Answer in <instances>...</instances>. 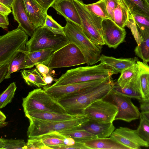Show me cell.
Returning a JSON list of instances; mask_svg holds the SVG:
<instances>
[{"mask_svg":"<svg viewBox=\"0 0 149 149\" xmlns=\"http://www.w3.org/2000/svg\"><path fill=\"white\" fill-rule=\"evenodd\" d=\"M111 77L102 83L67 95L58 100L67 113L77 116H84L86 108L95 101L104 99L114 84Z\"/></svg>","mask_w":149,"mask_h":149,"instance_id":"1","label":"cell"},{"mask_svg":"<svg viewBox=\"0 0 149 149\" xmlns=\"http://www.w3.org/2000/svg\"><path fill=\"white\" fill-rule=\"evenodd\" d=\"M114 74L111 68L100 63L97 65L81 67L68 70L52 85H66L105 79Z\"/></svg>","mask_w":149,"mask_h":149,"instance_id":"2","label":"cell"},{"mask_svg":"<svg viewBox=\"0 0 149 149\" xmlns=\"http://www.w3.org/2000/svg\"><path fill=\"white\" fill-rule=\"evenodd\" d=\"M64 27V33L69 41L74 44L83 54L88 65H94L100 61L101 46L96 45L85 35L81 26L67 20Z\"/></svg>","mask_w":149,"mask_h":149,"instance_id":"3","label":"cell"},{"mask_svg":"<svg viewBox=\"0 0 149 149\" xmlns=\"http://www.w3.org/2000/svg\"><path fill=\"white\" fill-rule=\"evenodd\" d=\"M69 42L65 34L56 32L43 26L36 29L26 44V50L31 52L46 50L57 51Z\"/></svg>","mask_w":149,"mask_h":149,"instance_id":"4","label":"cell"},{"mask_svg":"<svg viewBox=\"0 0 149 149\" xmlns=\"http://www.w3.org/2000/svg\"><path fill=\"white\" fill-rule=\"evenodd\" d=\"M27 118L29 122L27 131L29 138L54 131L61 133L64 131L80 126L89 120L85 115L65 120L53 121L31 117Z\"/></svg>","mask_w":149,"mask_h":149,"instance_id":"5","label":"cell"},{"mask_svg":"<svg viewBox=\"0 0 149 149\" xmlns=\"http://www.w3.org/2000/svg\"><path fill=\"white\" fill-rule=\"evenodd\" d=\"M81 22V27L86 36L95 45H105L102 36V23L104 19L91 13L81 0H73Z\"/></svg>","mask_w":149,"mask_h":149,"instance_id":"6","label":"cell"},{"mask_svg":"<svg viewBox=\"0 0 149 149\" xmlns=\"http://www.w3.org/2000/svg\"><path fill=\"white\" fill-rule=\"evenodd\" d=\"M22 101L25 113L34 111L67 113L58 101L41 88L30 92Z\"/></svg>","mask_w":149,"mask_h":149,"instance_id":"7","label":"cell"},{"mask_svg":"<svg viewBox=\"0 0 149 149\" xmlns=\"http://www.w3.org/2000/svg\"><path fill=\"white\" fill-rule=\"evenodd\" d=\"M28 35L19 26L0 37V66L8 63L19 50L26 51Z\"/></svg>","mask_w":149,"mask_h":149,"instance_id":"8","label":"cell"},{"mask_svg":"<svg viewBox=\"0 0 149 149\" xmlns=\"http://www.w3.org/2000/svg\"><path fill=\"white\" fill-rule=\"evenodd\" d=\"M86 63L84 57L74 44L69 42L54 52L49 58L42 63L51 69L67 67Z\"/></svg>","mask_w":149,"mask_h":149,"instance_id":"9","label":"cell"},{"mask_svg":"<svg viewBox=\"0 0 149 149\" xmlns=\"http://www.w3.org/2000/svg\"><path fill=\"white\" fill-rule=\"evenodd\" d=\"M117 107L104 99L96 100L86 109L84 115L89 119L102 123L113 122L118 112Z\"/></svg>","mask_w":149,"mask_h":149,"instance_id":"10","label":"cell"},{"mask_svg":"<svg viewBox=\"0 0 149 149\" xmlns=\"http://www.w3.org/2000/svg\"><path fill=\"white\" fill-rule=\"evenodd\" d=\"M109 101L117 107L118 112L115 120L130 122L138 119L140 113L138 108L132 102L131 98L120 94L111 90L107 97Z\"/></svg>","mask_w":149,"mask_h":149,"instance_id":"11","label":"cell"},{"mask_svg":"<svg viewBox=\"0 0 149 149\" xmlns=\"http://www.w3.org/2000/svg\"><path fill=\"white\" fill-rule=\"evenodd\" d=\"M107 78L66 85H46L43 88L47 93L58 101L59 99L67 95L84 88L99 84L105 81Z\"/></svg>","mask_w":149,"mask_h":149,"instance_id":"12","label":"cell"},{"mask_svg":"<svg viewBox=\"0 0 149 149\" xmlns=\"http://www.w3.org/2000/svg\"><path fill=\"white\" fill-rule=\"evenodd\" d=\"M102 27L105 45L109 47L115 49L124 41L126 34L125 29L118 26L111 19H104Z\"/></svg>","mask_w":149,"mask_h":149,"instance_id":"13","label":"cell"},{"mask_svg":"<svg viewBox=\"0 0 149 149\" xmlns=\"http://www.w3.org/2000/svg\"><path fill=\"white\" fill-rule=\"evenodd\" d=\"M110 137L127 147L129 149H139L147 147L148 144L143 141L136 133L135 130L120 127L112 132Z\"/></svg>","mask_w":149,"mask_h":149,"instance_id":"14","label":"cell"},{"mask_svg":"<svg viewBox=\"0 0 149 149\" xmlns=\"http://www.w3.org/2000/svg\"><path fill=\"white\" fill-rule=\"evenodd\" d=\"M12 9L14 19L18 22V26L31 37L36 29L26 13L22 0H14Z\"/></svg>","mask_w":149,"mask_h":149,"instance_id":"15","label":"cell"},{"mask_svg":"<svg viewBox=\"0 0 149 149\" xmlns=\"http://www.w3.org/2000/svg\"><path fill=\"white\" fill-rule=\"evenodd\" d=\"M51 7L57 13L81 26L80 18L73 0H56Z\"/></svg>","mask_w":149,"mask_h":149,"instance_id":"16","label":"cell"},{"mask_svg":"<svg viewBox=\"0 0 149 149\" xmlns=\"http://www.w3.org/2000/svg\"><path fill=\"white\" fill-rule=\"evenodd\" d=\"M112 89L120 94L131 98L136 99L139 100L144 99L139 71L124 87H120L115 82Z\"/></svg>","mask_w":149,"mask_h":149,"instance_id":"17","label":"cell"},{"mask_svg":"<svg viewBox=\"0 0 149 149\" xmlns=\"http://www.w3.org/2000/svg\"><path fill=\"white\" fill-rule=\"evenodd\" d=\"M78 127L86 130L99 138L109 137L115 129L113 122H100L91 119Z\"/></svg>","mask_w":149,"mask_h":149,"instance_id":"18","label":"cell"},{"mask_svg":"<svg viewBox=\"0 0 149 149\" xmlns=\"http://www.w3.org/2000/svg\"><path fill=\"white\" fill-rule=\"evenodd\" d=\"M26 13L35 29L43 26L47 15L35 0H22Z\"/></svg>","mask_w":149,"mask_h":149,"instance_id":"19","label":"cell"},{"mask_svg":"<svg viewBox=\"0 0 149 149\" xmlns=\"http://www.w3.org/2000/svg\"><path fill=\"white\" fill-rule=\"evenodd\" d=\"M139 61L136 57L117 58L112 56L101 55L100 61L111 68L115 74L121 73L123 70L134 64Z\"/></svg>","mask_w":149,"mask_h":149,"instance_id":"20","label":"cell"},{"mask_svg":"<svg viewBox=\"0 0 149 149\" xmlns=\"http://www.w3.org/2000/svg\"><path fill=\"white\" fill-rule=\"evenodd\" d=\"M88 149H129L115 139L110 137L91 139L81 142Z\"/></svg>","mask_w":149,"mask_h":149,"instance_id":"21","label":"cell"},{"mask_svg":"<svg viewBox=\"0 0 149 149\" xmlns=\"http://www.w3.org/2000/svg\"><path fill=\"white\" fill-rule=\"evenodd\" d=\"M26 117L47 121H59L81 116L52 112L34 111L25 113Z\"/></svg>","mask_w":149,"mask_h":149,"instance_id":"22","label":"cell"},{"mask_svg":"<svg viewBox=\"0 0 149 149\" xmlns=\"http://www.w3.org/2000/svg\"><path fill=\"white\" fill-rule=\"evenodd\" d=\"M54 52L52 50L31 52L26 50L24 69L31 68L38 64L44 63L49 58Z\"/></svg>","mask_w":149,"mask_h":149,"instance_id":"23","label":"cell"},{"mask_svg":"<svg viewBox=\"0 0 149 149\" xmlns=\"http://www.w3.org/2000/svg\"><path fill=\"white\" fill-rule=\"evenodd\" d=\"M139 33L142 40L136 47L134 52L143 62L147 63L149 62V30L140 31Z\"/></svg>","mask_w":149,"mask_h":149,"instance_id":"24","label":"cell"},{"mask_svg":"<svg viewBox=\"0 0 149 149\" xmlns=\"http://www.w3.org/2000/svg\"><path fill=\"white\" fill-rule=\"evenodd\" d=\"M26 50H19L13 55L8 62L9 66L8 72L5 79L10 78L13 73L21 69H24V63Z\"/></svg>","mask_w":149,"mask_h":149,"instance_id":"25","label":"cell"},{"mask_svg":"<svg viewBox=\"0 0 149 149\" xmlns=\"http://www.w3.org/2000/svg\"><path fill=\"white\" fill-rule=\"evenodd\" d=\"M139 74L144 99H149V66L143 62L137 61Z\"/></svg>","mask_w":149,"mask_h":149,"instance_id":"26","label":"cell"},{"mask_svg":"<svg viewBox=\"0 0 149 149\" xmlns=\"http://www.w3.org/2000/svg\"><path fill=\"white\" fill-rule=\"evenodd\" d=\"M65 137L59 132L54 131L31 138L40 140L45 145L51 149L53 146L64 145Z\"/></svg>","mask_w":149,"mask_h":149,"instance_id":"27","label":"cell"},{"mask_svg":"<svg viewBox=\"0 0 149 149\" xmlns=\"http://www.w3.org/2000/svg\"><path fill=\"white\" fill-rule=\"evenodd\" d=\"M21 72L23 78L28 85L38 87L47 85L36 68L29 70L24 69Z\"/></svg>","mask_w":149,"mask_h":149,"instance_id":"28","label":"cell"},{"mask_svg":"<svg viewBox=\"0 0 149 149\" xmlns=\"http://www.w3.org/2000/svg\"><path fill=\"white\" fill-rule=\"evenodd\" d=\"M78 127L64 131L60 134L66 137L71 138L76 142H79L97 138L96 136Z\"/></svg>","mask_w":149,"mask_h":149,"instance_id":"29","label":"cell"},{"mask_svg":"<svg viewBox=\"0 0 149 149\" xmlns=\"http://www.w3.org/2000/svg\"><path fill=\"white\" fill-rule=\"evenodd\" d=\"M113 22L122 28L126 26L128 19V10L120 0L113 12Z\"/></svg>","mask_w":149,"mask_h":149,"instance_id":"30","label":"cell"},{"mask_svg":"<svg viewBox=\"0 0 149 149\" xmlns=\"http://www.w3.org/2000/svg\"><path fill=\"white\" fill-rule=\"evenodd\" d=\"M130 12L140 13L149 17V5L146 0H121Z\"/></svg>","mask_w":149,"mask_h":149,"instance_id":"31","label":"cell"},{"mask_svg":"<svg viewBox=\"0 0 149 149\" xmlns=\"http://www.w3.org/2000/svg\"><path fill=\"white\" fill-rule=\"evenodd\" d=\"M85 6L89 10L97 16L104 19H111L104 0H99L93 3L85 4Z\"/></svg>","mask_w":149,"mask_h":149,"instance_id":"32","label":"cell"},{"mask_svg":"<svg viewBox=\"0 0 149 149\" xmlns=\"http://www.w3.org/2000/svg\"><path fill=\"white\" fill-rule=\"evenodd\" d=\"M137 63L123 70L116 83L121 87H124L138 72Z\"/></svg>","mask_w":149,"mask_h":149,"instance_id":"33","label":"cell"},{"mask_svg":"<svg viewBox=\"0 0 149 149\" xmlns=\"http://www.w3.org/2000/svg\"><path fill=\"white\" fill-rule=\"evenodd\" d=\"M0 149H27L26 143L23 139H0Z\"/></svg>","mask_w":149,"mask_h":149,"instance_id":"34","label":"cell"},{"mask_svg":"<svg viewBox=\"0 0 149 149\" xmlns=\"http://www.w3.org/2000/svg\"><path fill=\"white\" fill-rule=\"evenodd\" d=\"M17 89L15 83L10 84L7 88L1 94L0 97V108L5 107L10 103L13 98Z\"/></svg>","mask_w":149,"mask_h":149,"instance_id":"35","label":"cell"},{"mask_svg":"<svg viewBox=\"0 0 149 149\" xmlns=\"http://www.w3.org/2000/svg\"><path fill=\"white\" fill-rule=\"evenodd\" d=\"M140 124L135 130L138 136L144 141L149 143V121L140 114Z\"/></svg>","mask_w":149,"mask_h":149,"instance_id":"36","label":"cell"},{"mask_svg":"<svg viewBox=\"0 0 149 149\" xmlns=\"http://www.w3.org/2000/svg\"><path fill=\"white\" fill-rule=\"evenodd\" d=\"M130 13L140 31L149 30V17L138 13Z\"/></svg>","mask_w":149,"mask_h":149,"instance_id":"37","label":"cell"},{"mask_svg":"<svg viewBox=\"0 0 149 149\" xmlns=\"http://www.w3.org/2000/svg\"><path fill=\"white\" fill-rule=\"evenodd\" d=\"M43 26L47 27L53 31L65 34L64 31V27H63L58 24L51 16L47 15Z\"/></svg>","mask_w":149,"mask_h":149,"instance_id":"38","label":"cell"},{"mask_svg":"<svg viewBox=\"0 0 149 149\" xmlns=\"http://www.w3.org/2000/svg\"><path fill=\"white\" fill-rule=\"evenodd\" d=\"M128 21L126 26L129 28L131 31L137 45H139L142 40V39L139 31L137 26L133 19L130 12L128 11Z\"/></svg>","mask_w":149,"mask_h":149,"instance_id":"39","label":"cell"},{"mask_svg":"<svg viewBox=\"0 0 149 149\" xmlns=\"http://www.w3.org/2000/svg\"><path fill=\"white\" fill-rule=\"evenodd\" d=\"M27 149H50L40 140L35 138H29L26 143Z\"/></svg>","mask_w":149,"mask_h":149,"instance_id":"40","label":"cell"},{"mask_svg":"<svg viewBox=\"0 0 149 149\" xmlns=\"http://www.w3.org/2000/svg\"><path fill=\"white\" fill-rule=\"evenodd\" d=\"M109 16L113 22V12L120 0H104Z\"/></svg>","mask_w":149,"mask_h":149,"instance_id":"41","label":"cell"},{"mask_svg":"<svg viewBox=\"0 0 149 149\" xmlns=\"http://www.w3.org/2000/svg\"><path fill=\"white\" fill-rule=\"evenodd\" d=\"M35 66L42 77L49 76H53L55 72L52 69L42 63L38 64Z\"/></svg>","mask_w":149,"mask_h":149,"instance_id":"42","label":"cell"},{"mask_svg":"<svg viewBox=\"0 0 149 149\" xmlns=\"http://www.w3.org/2000/svg\"><path fill=\"white\" fill-rule=\"evenodd\" d=\"M41 7L44 12L47 14L48 9L52 6L56 0H35Z\"/></svg>","mask_w":149,"mask_h":149,"instance_id":"43","label":"cell"},{"mask_svg":"<svg viewBox=\"0 0 149 149\" xmlns=\"http://www.w3.org/2000/svg\"><path fill=\"white\" fill-rule=\"evenodd\" d=\"M9 66L8 63L0 66V83L5 79L8 72Z\"/></svg>","mask_w":149,"mask_h":149,"instance_id":"44","label":"cell"},{"mask_svg":"<svg viewBox=\"0 0 149 149\" xmlns=\"http://www.w3.org/2000/svg\"><path fill=\"white\" fill-rule=\"evenodd\" d=\"M9 24L8 15L0 13V26L3 29L8 28Z\"/></svg>","mask_w":149,"mask_h":149,"instance_id":"45","label":"cell"},{"mask_svg":"<svg viewBox=\"0 0 149 149\" xmlns=\"http://www.w3.org/2000/svg\"><path fill=\"white\" fill-rule=\"evenodd\" d=\"M141 112L149 111V99L139 100Z\"/></svg>","mask_w":149,"mask_h":149,"instance_id":"46","label":"cell"},{"mask_svg":"<svg viewBox=\"0 0 149 149\" xmlns=\"http://www.w3.org/2000/svg\"><path fill=\"white\" fill-rule=\"evenodd\" d=\"M12 12L11 8L4 4L0 3V13L8 15Z\"/></svg>","mask_w":149,"mask_h":149,"instance_id":"47","label":"cell"},{"mask_svg":"<svg viewBox=\"0 0 149 149\" xmlns=\"http://www.w3.org/2000/svg\"><path fill=\"white\" fill-rule=\"evenodd\" d=\"M14 0H0V3H1L12 8V4Z\"/></svg>","mask_w":149,"mask_h":149,"instance_id":"48","label":"cell"},{"mask_svg":"<svg viewBox=\"0 0 149 149\" xmlns=\"http://www.w3.org/2000/svg\"><path fill=\"white\" fill-rule=\"evenodd\" d=\"M42 77L47 85L51 84L54 80V79L52 76H47Z\"/></svg>","mask_w":149,"mask_h":149,"instance_id":"49","label":"cell"},{"mask_svg":"<svg viewBox=\"0 0 149 149\" xmlns=\"http://www.w3.org/2000/svg\"><path fill=\"white\" fill-rule=\"evenodd\" d=\"M6 117L4 114L1 111H0V122L5 121Z\"/></svg>","mask_w":149,"mask_h":149,"instance_id":"50","label":"cell"},{"mask_svg":"<svg viewBox=\"0 0 149 149\" xmlns=\"http://www.w3.org/2000/svg\"><path fill=\"white\" fill-rule=\"evenodd\" d=\"M140 114L149 121V111L141 112Z\"/></svg>","mask_w":149,"mask_h":149,"instance_id":"51","label":"cell"},{"mask_svg":"<svg viewBox=\"0 0 149 149\" xmlns=\"http://www.w3.org/2000/svg\"><path fill=\"white\" fill-rule=\"evenodd\" d=\"M8 123L7 122H0V127L1 128L7 125Z\"/></svg>","mask_w":149,"mask_h":149,"instance_id":"52","label":"cell"},{"mask_svg":"<svg viewBox=\"0 0 149 149\" xmlns=\"http://www.w3.org/2000/svg\"><path fill=\"white\" fill-rule=\"evenodd\" d=\"M146 1L148 4L149 5V0H146Z\"/></svg>","mask_w":149,"mask_h":149,"instance_id":"53","label":"cell"},{"mask_svg":"<svg viewBox=\"0 0 149 149\" xmlns=\"http://www.w3.org/2000/svg\"><path fill=\"white\" fill-rule=\"evenodd\" d=\"M148 147H149V143L148 144Z\"/></svg>","mask_w":149,"mask_h":149,"instance_id":"54","label":"cell"}]
</instances>
